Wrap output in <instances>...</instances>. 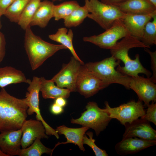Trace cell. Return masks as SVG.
Listing matches in <instances>:
<instances>
[{"label": "cell", "mask_w": 156, "mask_h": 156, "mask_svg": "<svg viewBox=\"0 0 156 156\" xmlns=\"http://www.w3.org/2000/svg\"><path fill=\"white\" fill-rule=\"evenodd\" d=\"M26 98L19 99L0 91V132L20 129L27 116Z\"/></svg>", "instance_id": "6da1fadb"}, {"label": "cell", "mask_w": 156, "mask_h": 156, "mask_svg": "<svg viewBox=\"0 0 156 156\" xmlns=\"http://www.w3.org/2000/svg\"><path fill=\"white\" fill-rule=\"evenodd\" d=\"M136 47L150 48L140 40L129 35L122 38L120 41L117 42L110 49L112 55L117 60L122 61L124 64L122 67L120 65L118 66L116 70L130 77H136L141 73L149 78L152 75L151 73L142 65L140 60L139 55L137 54L134 60L131 59L129 55V49Z\"/></svg>", "instance_id": "7a4b0ae2"}, {"label": "cell", "mask_w": 156, "mask_h": 156, "mask_svg": "<svg viewBox=\"0 0 156 156\" xmlns=\"http://www.w3.org/2000/svg\"><path fill=\"white\" fill-rule=\"evenodd\" d=\"M25 30L24 46L33 70L58 51L67 49L62 44H53L44 40L33 33L30 25Z\"/></svg>", "instance_id": "3957f363"}, {"label": "cell", "mask_w": 156, "mask_h": 156, "mask_svg": "<svg viewBox=\"0 0 156 156\" xmlns=\"http://www.w3.org/2000/svg\"><path fill=\"white\" fill-rule=\"evenodd\" d=\"M120 60L113 56L101 61L89 62L84 64L87 68L105 83L109 86L116 83L129 88L131 77L123 74L116 70L115 67L120 65Z\"/></svg>", "instance_id": "277c9868"}, {"label": "cell", "mask_w": 156, "mask_h": 156, "mask_svg": "<svg viewBox=\"0 0 156 156\" xmlns=\"http://www.w3.org/2000/svg\"><path fill=\"white\" fill-rule=\"evenodd\" d=\"M84 6L89 12L88 17L105 30L117 20L122 19L125 14L116 6L104 3L99 0H85Z\"/></svg>", "instance_id": "5b68a950"}, {"label": "cell", "mask_w": 156, "mask_h": 156, "mask_svg": "<svg viewBox=\"0 0 156 156\" xmlns=\"http://www.w3.org/2000/svg\"><path fill=\"white\" fill-rule=\"evenodd\" d=\"M86 110L79 118H72L71 123L77 124L93 129L98 136L108 125L112 119L105 108L99 107L94 101L89 102L86 106Z\"/></svg>", "instance_id": "8992f818"}, {"label": "cell", "mask_w": 156, "mask_h": 156, "mask_svg": "<svg viewBox=\"0 0 156 156\" xmlns=\"http://www.w3.org/2000/svg\"><path fill=\"white\" fill-rule=\"evenodd\" d=\"M105 104L110 117L116 119L124 126L143 117L145 114L142 102L139 99L137 101H131L114 107H111L107 101Z\"/></svg>", "instance_id": "52a82bcc"}, {"label": "cell", "mask_w": 156, "mask_h": 156, "mask_svg": "<svg viewBox=\"0 0 156 156\" xmlns=\"http://www.w3.org/2000/svg\"><path fill=\"white\" fill-rule=\"evenodd\" d=\"M129 35L122 19H120L115 21L104 32L98 35L83 37V40L92 43L101 48L110 49L118 40Z\"/></svg>", "instance_id": "ba28073f"}, {"label": "cell", "mask_w": 156, "mask_h": 156, "mask_svg": "<svg viewBox=\"0 0 156 156\" xmlns=\"http://www.w3.org/2000/svg\"><path fill=\"white\" fill-rule=\"evenodd\" d=\"M40 77L36 76L33 77L28 84L26 92L25 98L28 108L27 114L31 115L35 113L36 120L41 121L45 128L46 134L48 135H53L57 139L59 138L58 134L55 129L48 125L44 121L40 112L39 107V92L40 86Z\"/></svg>", "instance_id": "9c48e42d"}, {"label": "cell", "mask_w": 156, "mask_h": 156, "mask_svg": "<svg viewBox=\"0 0 156 156\" xmlns=\"http://www.w3.org/2000/svg\"><path fill=\"white\" fill-rule=\"evenodd\" d=\"M108 86L88 70L84 64L81 65L76 81V91L88 98Z\"/></svg>", "instance_id": "30bf717a"}, {"label": "cell", "mask_w": 156, "mask_h": 156, "mask_svg": "<svg viewBox=\"0 0 156 156\" xmlns=\"http://www.w3.org/2000/svg\"><path fill=\"white\" fill-rule=\"evenodd\" d=\"M81 64L73 56L69 62L51 80L61 88H66L71 92L76 91V83Z\"/></svg>", "instance_id": "8fae6325"}, {"label": "cell", "mask_w": 156, "mask_h": 156, "mask_svg": "<svg viewBox=\"0 0 156 156\" xmlns=\"http://www.w3.org/2000/svg\"><path fill=\"white\" fill-rule=\"evenodd\" d=\"M129 88L137 94L139 99L147 106L151 101H156V85L150 78H145L139 75L131 77Z\"/></svg>", "instance_id": "7c38bea8"}, {"label": "cell", "mask_w": 156, "mask_h": 156, "mask_svg": "<svg viewBox=\"0 0 156 156\" xmlns=\"http://www.w3.org/2000/svg\"><path fill=\"white\" fill-rule=\"evenodd\" d=\"M21 129L22 136L21 144L22 149L30 146L37 138L40 139L48 138L42 123L37 120H26Z\"/></svg>", "instance_id": "4fadbf2b"}, {"label": "cell", "mask_w": 156, "mask_h": 156, "mask_svg": "<svg viewBox=\"0 0 156 156\" xmlns=\"http://www.w3.org/2000/svg\"><path fill=\"white\" fill-rule=\"evenodd\" d=\"M125 130L122 138L137 137L143 139L156 140V131L148 121L142 118L138 119L125 125Z\"/></svg>", "instance_id": "5bb4252c"}, {"label": "cell", "mask_w": 156, "mask_h": 156, "mask_svg": "<svg viewBox=\"0 0 156 156\" xmlns=\"http://www.w3.org/2000/svg\"><path fill=\"white\" fill-rule=\"evenodd\" d=\"M156 144V140H150L137 137H128L122 138L117 143L115 149L118 154L124 156L137 153Z\"/></svg>", "instance_id": "9a60e30c"}, {"label": "cell", "mask_w": 156, "mask_h": 156, "mask_svg": "<svg viewBox=\"0 0 156 156\" xmlns=\"http://www.w3.org/2000/svg\"><path fill=\"white\" fill-rule=\"evenodd\" d=\"M156 15V11L146 14H125L122 19L130 35L141 40L145 25Z\"/></svg>", "instance_id": "2e32d148"}, {"label": "cell", "mask_w": 156, "mask_h": 156, "mask_svg": "<svg viewBox=\"0 0 156 156\" xmlns=\"http://www.w3.org/2000/svg\"><path fill=\"white\" fill-rule=\"evenodd\" d=\"M22 136L21 128L1 132L0 147L2 151L8 156L18 155L21 149Z\"/></svg>", "instance_id": "e0dca14e"}, {"label": "cell", "mask_w": 156, "mask_h": 156, "mask_svg": "<svg viewBox=\"0 0 156 156\" xmlns=\"http://www.w3.org/2000/svg\"><path fill=\"white\" fill-rule=\"evenodd\" d=\"M114 5L125 14H146L156 11V7L148 0H127Z\"/></svg>", "instance_id": "ac0fdd59"}, {"label": "cell", "mask_w": 156, "mask_h": 156, "mask_svg": "<svg viewBox=\"0 0 156 156\" xmlns=\"http://www.w3.org/2000/svg\"><path fill=\"white\" fill-rule=\"evenodd\" d=\"M89 128L82 127L79 128H71L66 127L64 125L56 127L55 129L57 133L60 135H64L66 139L65 142L57 143L52 149V152L55 148L61 144L73 143L77 145L79 149L83 151L85 149L83 146V139L86 131Z\"/></svg>", "instance_id": "d6986e66"}, {"label": "cell", "mask_w": 156, "mask_h": 156, "mask_svg": "<svg viewBox=\"0 0 156 156\" xmlns=\"http://www.w3.org/2000/svg\"><path fill=\"white\" fill-rule=\"evenodd\" d=\"M53 2L48 0L41 1L37 8L30 23V25L45 27L53 17Z\"/></svg>", "instance_id": "ffe728a7"}, {"label": "cell", "mask_w": 156, "mask_h": 156, "mask_svg": "<svg viewBox=\"0 0 156 156\" xmlns=\"http://www.w3.org/2000/svg\"><path fill=\"white\" fill-rule=\"evenodd\" d=\"M31 80L27 79L21 70L11 66L0 68V87L4 88L12 84L25 83L28 84Z\"/></svg>", "instance_id": "44dd1931"}, {"label": "cell", "mask_w": 156, "mask_h": 156, "mask_svg": "<svg viewBox=\"0 0 156 156\" xmlns=\"http://www.w3.org/2000/svg\"><path fill=\"white\" fill-rule=\"evenodd\" d=\"M40 91L44 99H55L59 97L66 99L69 97L71 92L67 89H64L55 86L51 79H46L44 77H40Z\"/></svg>", "instance_id": "7402d4cb"}, {"label": "cell", "mask_w": 156, "mask_h": 156, "mask_svg": "<svg viewBox=\"0 0 156 156\" xmlns=\"http://www.w3.org/2000/svg\"><path fill=\"white\" fill-rule=\"evenodd\" d=\"M73 37L72 30L69 29L68 31V29L64 27L59 28L55 34L49 36L51 40L61 43L66 47L70 51L75 59L79 61L82 64H84V62L79 58L74 48L73 44Z\"/></svg>", "instance_id": "603a6c76"}, {"label": "cell", "mask_w": 156, "mask_h": 156, "mask_svg": "<svg viewBox=\"0 0 156 156\" xmlns=\"http://www.w3.org/2000/svg\"><path fill=\"white\" fill-rule=\"evenodd\" d=\"M79 6L78 3L75 1H65L58 5H54L53 17L56 21L61 19H64Z\"/></svg>", "instance_id": "cb8c5ba5"}, {"label": "cell", "mask_w": 156, "mask_h": 156, "mask_svg": "<svg viewBox=\"0 0 156 156\" xmlns=\"http://www.w3.org/2000/svg\"><path fill=\"white\" fill-rule=\"evenodd\" d=\"M41 0H30L24 8L20 17L18 24L25 30L29 25Z\"/></svg>", "instance_id": "d4e9b609"}, {"label": "cell", "mask_w": 156, "mask_h": 156, "mask_svg": "<svg viewBox=\"0 0 156 156\" xmlns=\"http://www.w3.org/2000/svg\"><path fill=\"white\" fill-rule=\"evenodd\" d=\"M89 13V12L84 5L80 6L64 19L65 26L70 28L79 25L88 17Z\"/></svg>", "instance_id": "484cf974"}, {"label": "cell", "mask_w": 156, "mask_h": 156, "mask_svg": "<svg viewBox=\"0 0 156 156\" xmlns=\"http://www.w3.org/2000/svg\"><path fill=\"white\" fill-rule=\"evenodd\" d=\"M52 153V150L44 145L40 139L37 138L33 143L27 147L21 149L18 154L19 156H41L43 154Z\"/></svg>", "instance_id": "4316f807"}, {"label": "cell", "mask_w": 156, "mask_h": 156, "mask_svg": "<svg viewBox=\"0 0 156 156\" xmlns=\"http://www.w3.org/2000/svg\"><path fill=\"white\" fill-rule=\"evenodd\" d=\"M30 0H14L4 15L11 22L18 23L25 6Z\"/></svg>", "instance_id": "83f0119b"}, {"label": "cell", "mask_w": 156, "mask_h": 156, "mask_svg": "<svg viewBox=\"0 0 156 156\" xmlns=\"http://www.w3.org/2000/svg\"><path fill=\"white\" fill-rule=\"evenodd\" d=\"M153 20L148 21L145 26L141 41L150 48V46L156 44V15Z\"/></svg>", "instance_id": "f1b7e54d"}, {"label": "cell", "mask_w": 156, "mask_h": 156, "mask_svg": "<svg viewBox=\"0 0 156 156\" xmlns=\"http://www.w3.org/2000/svg\"><path fill=\"white\" fill-rule=\"evenodd\" d=\"M89 137L88 138L86 134L83 139V144H86L92 149L96 156H108L106 151L99 147L95 144V140L93 139V133L91 131H88L86 134Z\"/></svg>", "instance_id": "f546056e"}, {"label": "cell", "mask_w": 156, "mask_h": 156, "mask_svg": "<svg viewBox=\"0 0 156 156\" xmlns=\"http://www.w3.org/2000/svg\"><path fill=\"white\" fill-rule=\"evenodd\" d=\"M148 108L144 116L142 118L156 125V103L152 102L147 106Z\"/></svg>", "instance_id": "4dcf8cb0"}, {"label": "cell", "mask_w": 156, "mask_h": 156, "mask_svg": "<svg viewBox=\"0 0 156 156\" xmlns=\"http://www.w3.org/2000/svg\"><path fill=\"white\" fill-rule=\"evenodd\" d=\"M144 50L148 53L151 57V68L153 71L152 76L150 78L154 83L156 82V51H151L148 48H145Z\"/></svg>", "instance_id": "1f68e13d"}, {"label": "cell", "mask_w": 156, "mask_h": 156, "mask_svg": "<svg viewBox=\"0 0 156 156\" xmlns=\"http://www.w3.org/2000/svg\"><path fill=\"white\" fill-rule=\"evenodd\" d=\"M6 41L4 34L0 31V63L2 62L5 54Z\"/></svg>", "instance_id": "d6a6232c"}, {"label": "cell", "mask_w": 156, "mask_h": 156, "mask_svg": "<svg viewBox=\"0 0 156 156\" xmlns=\"http://www.w3.org/2000/svg\"><path fill=\"white\" fill-rule=\"evenodd\" d=\"M14 0H0V14H4L8 8L12 3Z\"/></svg>", "instance_id": "836d02e7"}, {"label": "cell", "mask_w": 156, "mask_h": 156, "mask_svg": "<svg viewBox=\"0 0 156 156\" xmlns=\"http://www.w3.org/2000/svg\"><path fill=\"white\" fill-rule=\"evenodd\" d=\"M51 112L54 115H57L62 113L64 111L63 107L55 103L53 104L50 107Z\"/></svg>", "instance_id": "e575fe53"}, {"label": "cell", "mask_w": 156, "mask_h": 156, "mask_svg": "<svg viewBox=\"0 0 156 156\" xmlns=\"http://www.w3.org/2000/svg\"><path fill=\"white\" fill-rule=\"evenodd\" d=\"M54 103L63 107L66 105L67 102L65 98L59 97L55 99Z\"/></svg>", "instance_id": "d590c367"}, {"label": "cell", "mask_w": 156, "mask_h": 156, "mask_svg": "<svg viewBox=\"0 0 156 156\" xmlns=\"http://www.w3.org/2000/svg\"><path fill=\"white\" fill-rule=\"evenodd\" d=\"M127 0H101L102 2L107 4L115 5L122 3Z\"/></svg>", "instance_id": "8d00e7d4"}, {"label": "cell", "mask_w": 156, "mask_h": 156, "mask_svg": "<svg viewBox=\"0 0 156 156\" xmlns=\"http://www.w3.org/2000/svg\"><path fill=\"white\" fill-rule=\"evenodd\" d=\"M0 156H8V155L5 153L2 150L0 147Z\"/></svg>", "instance_id": "74e56055"}, {"label": "cell", "mask_w": 156, "mask_h": 156, "mask_svg": "<svg viewBox=\"0 0 156 156\" xmlns=\"http://www.w3.org/2000/svg\"><path fill=\"white\" fill-rule=\"evenodd\" d=\"M149 0L156 7V0Z\"/></svg>", "instance_id": "f35d334b"}, {"label": "cell", "mask_w": 156, "mask_h": 156, "mask_svg": "<svg viewBox=\"0 0 156 156\" xmlns=\"http://www.w3.org/2000/svg\"><path fill=\"white\" fill-rule=\"evenodd\" d=\"M63 0H52V1L53 2H55L56 1H62Z\"/></svg>", "instance_id": "ab89813d"}, {"label": "cell", "mask_w": 156, "mask_h": 156, "mask_svg": "<svg viewBox=\"0 0 156 156\" xmlns=\"http://www.w3.org/2000/svg\"><path fill=\"white\" fill-rule=\"evenodd\" d=\"M1 16L0 14V29H1V27H2L1 25V21H0V17Z\"/></svg>", "instance_id": "60d3db41"}]
</instances>
